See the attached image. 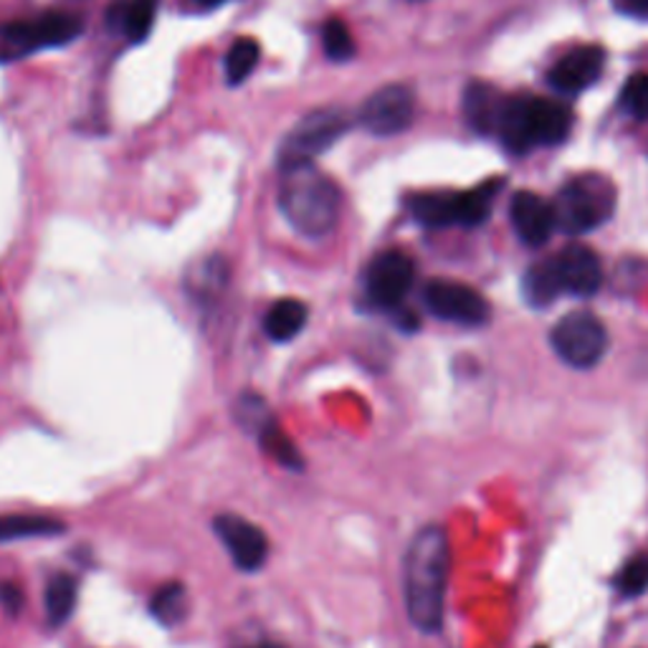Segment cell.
Segmentation results:
<instances>
[{
  "label": "cell",
  "mask_w": 648,
  "mask_h": 648,
  "mask_svg": "<svg viewBox=\"0 0 648 648\" xmlns=\"http://www.w3.org/2000/svg\"><path fill=\"white\" fill-rule=\"evenodd\" d=\"M446 582H449V537L441 527H423L408 545L403 590L410 624L436 634L443 624Z\"/></svg>",
  "instance_id": "6da1fadb"
},
{
  "label": "cell",
  "mask_w": 648,
  "mask_h": 648,
  "mask_svg": "<svg viewBox=\"0 0 648 648\" xmlns=\"http://www.w3.org/2000/svg\"><path fill=\"white\" fill-rule=\"evenodd\" d=\"M279 208L297 233L325 239L340 221L342 196L337 182L315 162H302L281 170Z\"/></svg>",
  "instance_id": "7a4b0ae2"
},
{
  "label": "cell",
  "mask_w": 648,
  "mask_h": 648,
  "mask_svg": "<svg viewBox=\"0 0 648 648\" xmlns=\"http://www.w3.org/2000/svg\"><path fill=\"white\" fill-rule=\"evenodd\" d=\"M614 188L600 178H580L568 182L555 200V218L558 228L570 236L596 231L614 213Z\"/></svg>",
  "instance_id": "3957f363"
},
{
  "label": "cell",
  "mask_w": 648,
  "mask_h": 648,
  "mask_svg": "<svg viewBox=\"0 0 648 648\" xmlns=\"http://www.w3.org/2000/svg\"><path fill=\"white\" fill-rule=\"evenodd\" d=\"M552 350L575 370H590L608 350L606 325L592 312H572L552 327Z\"/></svg>",
  "instance_id": "277c9868"
},
{
  "label": "cell",
  "mask_w": 648,
  "mask_h": 648,
  "mask_svg": "<svg viewBox=\"0 0 648 648\" xmlns=\"http://www.w3.org/2000/svg\"><path fill=\"white\" fill-rule=\"evenodd\" d=\"M350 130V117L342 109L327 107L307 114L279 150V168L302 166V162H315L317 154L330 150L340 137Z\"/></svg>",
  "instance_id": "5b68a950"
},
{
  "label": "cell",
  "mask_w": 648,
  "mask_h": 648,
  "mask_svg": "<svg viewBox=\"0 0 648 648\" xmlns=\"http://www.w3.org/2000/svg\"><path fill=\"white\" fill-rule=\"evenodd\" d=\"M428 312L453 325L479 327L489 319V305L477 289L461 281L433 279L423 289Z\"/></svg>",
  "instance_id": "8992f818"
},
{
  "label": "cell",
  "mask_w": 648,
  "mask_h": 648,
  "mask_svg": "<svg viewBox=\"0 0 648 648\" xmlns=\"http://www.w3.org/2000/svg\"><path fill=\"white\" fill-rule=\"evenodd\" d=\"M416 267L413 259L403 251H382L380 257L372 259L365 277V289H368L370 302L380 309H396L403 302L406 295L413 287Z\"/></svg>",
  "instance_id": "52a82bcc"
},
{
  "label": "cell",
  "mask_w": 648,
  "mask_h": 648,
  "mask_svg": "<svg viewBox=\"0 0 648 648\" xmlns=\"http://www.w3.org/2000/svg\"><path fill=\"white\" fill-rule=\"evenodd\" d=\"M416 97L403 84H390L368 97L360 109V122L368 132L390 137L403 132L413 122Z\"/></svg>",
  "instance_id": "ba28073f"
},
{
  "label": "cell",
  "mask_w": 648,
  "mask_h": 648,
  "mask_svg": "<svg viewBox=\"0 0 648 648\" xmlns=\"http://www.w3.org/2000/svg\"><path fill=\"white\" fill-rule=\"evenodd\" d=\"M213 529L228 555H231L236 568L243 572H257L263 568V562L269 558V540L261 527L241 515H218Z\"/></svg>",
  "instance_id": "9c48e42d"
},
{
  "label": "cell",
  "mask_w": 648,
  "mask_h": 648,
  "mask_svg": "<svg viewBox=\"0 0 648 648\" xmlns=\"http://www.w3.org/2000/svg\"><path fill=\"white\" fill-rule=\"evenodd\" d=\"M562 289L575 297H592L604 285V267H600L598 253L588 246L572 243L555 257Z\"/></svg>",
  "instance_id": "30bf717a"
},
{
  "label": "cell",
  "mask_w": 648,
  "mask_h": 648,
  "mask_svg": "<svg viewBox=\"0 0 648 648\" xmlns=\"http://www.w3.org/2000/svg\"><path fill=\"white\" fill-rule=\"evenodd\" d=\"M606 51L600 46H578L568 57H562L550 71V84L565 94H578L596 84L604 74Z\"/></svg>",
  "instance_id": "8fae6325"
},
{
  "label": "cell",
  "mask_w": 648,
  "mask_h": 648,
  "mask_svg": "<svg viewBox=\"0 0 648 648\" xmlns=\"http://www.w3.org/2000/svg\"><path fill=\"white\" fill-rule=\"evenodd\" d=\"M512 223L527 246H542L558 228V218H555V206L547 203L542 196L519 190L512 198Z\"/></svg>",
  "instance_id": "7c38bea8"
},
{
  "label": "cell",
  "mask_w": 648,
  "mask_h": 648,
  "mask_svg": "<svg viewBox=\"0 0 648 648\" xmlns=\"http://www.w3.org/2000/svg\"><path fill=\"white\" fill-rule=\"evenodd\" d=\"M509 99H505L491 84H469L463 91V114L469 124L481 134H499Z\"/></svg>",
  "instance_id": "4fadbf2b"
},
{
  "label": "cell",
  "mask_w": 648,
  "mask_h": 648,
  "mask_svg": "<svg viewBox=\"0 0 648 648\" xmlns=\"http://www.w3.org/2000/svg\"><path fill=\"white\" fill-rule=\"evenodd\" d=\"M499 137L512 152H527L535 144L532 97H515L507 102L499 124Z\"/></svg>",
  "instance_id": "5bb4252c"
},
{
  "label": "cell",
  "mask_w": 648,
  "mask_h": 648,
  "mask_svg": "<svg viewBox=\"0 0 648 648\" xmlns=\"http://www.w3.org/2000/svg\"><path fill=\"white\" fill-rule=\"evenodd\" d=\"M309 319V309L299 299H279L269 307L263 317V332L271 342H291L305 330Z\"/></svg>",
  "instance_id": "9a60e30c"
},
{
  "label": "cell",
  "mask_w": 648,
  "mask_h": 648,
  "mask_svg": "<svg viewBox=\"0 0 648 648\" xmlns=\"http://www.w3.org/2000/svg\"><path fill=\"white\" fill-rule=\"evenodd\" d=\"M535 144H558L570 132V112L552 99H532Z\"/></svg>",
  "instance_id": "2e32d148"
},
{
  "label": "cell",
  "mask_w": 648,
  "mask_h": 648,
  "mask_svg": "<svg viewBox=\"0 0 648 648\" xmlns=\"http://www.w3.org/2000/svg\"><path fill=\"white\" fill-rule=\"evenodd\" d=\"M77 598H79L77 578H71L69 572L53 575V578L46 582V592H43V606H46V618H49V624L57 628L67 624L77 608Z\"/></svg>",
  "instance_id": "e0dca14e"
},
{
  "label": "cell",
  "mask_w": 648,
  "mask_h": 648,
  "mask_svg": "<svg viewBox=\"0 0 648 648\" xmlns=\"http://www.w3.org/2000/svg\"><path fill=\"white\" fill-rule=\"evenodd\" d=\"M253 436H257V441L263 449V453H267L269 459H273L277 463H281V467H287V469H302L305 467L302 453H299L295 441H291L285 428L279 426L273 413L257 428V431H253Z\"/></svg>",
  "instance_id": "ac0fdd59"
},
{
  "label": "cell",
  "mask_w": 648,
  "mask_h": 648,
  "mask_svg": "<svg viewBox=\"0 0 648 648\" xmlns=\"http://www.w3.org/2000/svg\"><path fill=\"white\" fill-rule=\"evenodd\" d=\"M67 525L53 517L39 515H3L0 517V542L33 540V537H57Z\"/></svg>",
  "instance_id": "d6986e66"
},
{
  "label": "cell",
  "mask_w": 648,
  "mask_h": 648,
  "mask_svg": "<svg viewBox=\"0 0 648 648\" xmlns=\"http://www.w3.org/2000/svg\"><path fill=\"white\" fill-rule=\"evenodd\" d=\"M562 291L565 289L558 267H555V259L535 263V267L525 273V299L532 307H550Z\"/></svg>",
  "instance_id": "ffe728a7"
},
{
  "label": "cell",
  "mask_w": 648,
  "mask_h": 648,
  "mask_svg": "<svg viewBox=\"0 0 648 648\" xmlns=\"http://www.w3.org/2000/svg\"><path fill=\"white\" fill-rule=\"evenodd\" d=\"M499 193V180L481 182L467 193H456V223L459 226H481L491 216L495 196Z\"/></svg>",
  "instance_id": "44dd1931"
},
{
  "label": "cell",
  "mask_w": 648,
  "mask_h": 648,
  "mask_svg": "<svg viewBox=\"0 0 648 648\" xmlns=\"http://www.w3.org/2000/svg\"><path fill=\"white\" fill-rule=\"evenodd\" d=\"M188 610H190L188 588L178 580L166 582V586L154 590V596L150 600V614L162 626L182 624V620H186V616H188Z\"/></svg>",
  "instance_id": "7402d4cb"
},
{
  "label": "cell",
  "mask_w": 648,
  "mask_h": 648,
  "mask_svg": "<svg viewBox=\"0 0 648 648\" xmlns=\"http://www.w3.org/2000/svg\"><path fill=\"white\" fill-rule=\"evenodd\" d=\"M33 33L36 41H39V49H49V46H63L69 41H74L81 33V21L77 16L63 13V11H51L43 13L33 21Z\"/></svg>",
  "instance_id": "603a6c76"
},
{
  "label": "cell",
  "mask_w": 648,
  "mask_h": 648,
  "mask_svg": "<svg viewBox=\"0 0 648 648\" xmlns=\"http://www.w3.org/2000/svg\"><path fill=\"white\" fill-rule=\"evenodd\" d=\"M410 213L431 228L456 223V193H421L410 198Z\"/></svg>",
  "instance_id": "cb8c5ba5"
},
{
  "label": "cell",
  "mask_w": 648,
  "mask_h": 648,
  "mask_svg": "<svg viewBox=\"0 0 648 648\" xmlns=\"http://www.w3.org/2000/svg\"><path fill=\"white\" fill-rule=\"evenodd\" d=\"M154 16H158V0H130L120 16V26L127 39L134 43L148 39L154 26Z\"/></svg>",
  "instance_id": "d4e9b609"
},
{
  "label": "cell",
  "mask_w": 648,
  "mask_h": 648,
  "mask_svg": "<svg viewBox=\"0 0 648 648\" xmlns=\"http://www.w3.org/2000/svg\"><path fill=\"white\" fill-rule=\"evenodd\" d=\"M261 57L259 43L253 39H239L226 53V79L228 84H241V81L257 69Z\"/></svg>",
  "instance_id": "484cf974"
},
{
  "label": "cell",
  "mask_w": 648,
  "mask_h": 648,
  "mask_svg": "<svg viewBox=\"0 0 648 648\" xmlns=\"http://www.w3.org/2000/svg\"><path fill=\"white\" fill-rule=\"evenodd\" d=\"M31 51H39L33 21H16L0 29V59H21Z\"/></svg>",
  "instance_id": "4316f807"
},
{
  "label": "cell",
  "mask_w": 648,
  "mask_h": 648,
  "mask_svg": "<svg viewBox=\"0 0 648 648\" xmlns=\"http://www.w3.org/2000/svg\"><path fill=\"white\" fill-rule=\"evenodd\" d=\"M620 109L626 114H631L634 120H648V74H634L620 89Z\"/></svg>",
  "instance_id": "83f0119b"
},
{
  "label": "cell",
  "mask_w": 648,
  "mask_h": 648,
  "mask_svg": "<svg viewBox=\"0 0 648 648\" xmlns=\"http://www.w3.org/2000/svg\"><path fill=\"white\" fill-rule=\"evenodd\" d=\"M322 43H325V53L332 61H347L355 57V41L352 33L347 26L340 21V18H330L322 29Z\"/></svg>",
  "instance_id": "f1b7e54d"
},
{
  "label": "cell",
  "mask_w": 648,
  "mask_h": 648,
  "mask_svg": "<svg viewBox=\"0 0 648 648\" xmlns=\"http://www.w3.org/2000/svg\"><path fill=\"white\" fill-rule=\"evenodd\" d=\"M616 588H618L620 596H626V598H638L641 592L648 590V558L646 555L631 560L624 570L618 572Z\"/></svg>",
  "instance_id": "f546056e"
},
{
  "label": "cell",
  "mask_w": 648,
  "mask_h": 648,
  "mask_svg": "<svg viewBox=\"0 0 648 648\" xmlns=\"http://www.w3.org/2000/svg\"><path fill=\"white\" fill-rule=\"evenodd\" d=\"M228 281V269L223 267V261L211 259L203 267V271H198V277L193 279V291L198 299H213L218 291L226 287Z\"/></svg>",
  "instance_id": "4dcf8cb0"
},
{
  "label": "cell",
  "mask_w": 648,
  "mask_h": 648,
  "mask_svg": "<svg viewBox=\"0 0 648 648\" xmlns=\"http://www.w3.org/2000/svg\"><path fill=\"white\" fill-rule=\"evenodd\" d=\"M0 606L8 616H18L23 608V590L16 582H0Z\"/></svg>",
  "instance_id": "1f68e13d"
},
{
  "label": "cell",
  "mask_w": 648,
  "mask_h": 648,
  "mask_svg": "<svg viewBox=\"0 0 648 648\" xmlns=\"http://www.w3.org/2000/svg\"><path fill=\"white\" fill-rule=\"evenodd\" d=\"M618 6L624 13L648 21V0H618Z\"/></svg>",
  "instance_id": "d6a6232c"
},
{
  "label": "cell",
  "mask_w": 648,
  "mask_h": 648,
  "mask_svg": "<svg viewBox=\"0 0 648 648\" xmlns=\"http://www.w3.org/2000/svg\"><path fill=\"white\" fill-rule=\"evenodd\" d=\"M198 3H206V6H218V3H223V0H198Z\"/></svg>",
  "instance_id": "836d02e7"
},
{
  "label": "cell",
  "mask_w": 648,
  "mask_h": 648,
  "mask_svg": "<svg viewBox=\"0 0 648 648\" xmlns=\"http://www.w3.org/2000/svg\"><path fill=\"white\" fill-rule=\"evenodd\" d=\"M257 648H279V646H271V644H263V646H257Z\"/></svg>",
  "instance_id": "e575fe53"
},
{
  "label": "cell",
  "mask_w": 648,
  "mask_h": 648,
  "mask_svg": "<svg viewBox=\"0 0 648 648\" xmlns=\"http://www.w3.org/2000/svg\"><path fill=\"white\" fill-rule=\"evenodd\" d=\"M540 648H542V646H540Z\"/></svg>",
  "instance_id": "d590c367"
}]
</instances>
